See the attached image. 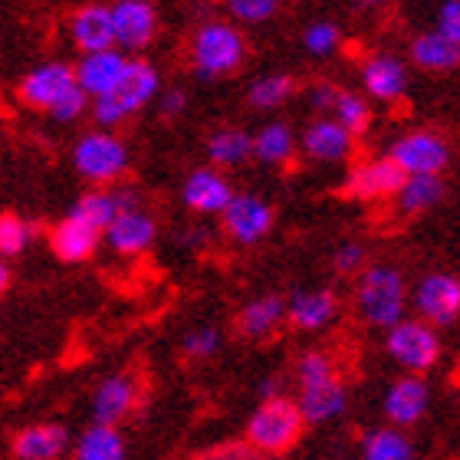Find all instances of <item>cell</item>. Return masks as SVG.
<instances>
[{
    "instance_id": "obj_24",
    "label": "cell",
    "mask_w": 460,
    "mask_h": 460,
    "mask_svg": "<svg viewBox=\"0 0 460 460\" xmlns=\"http://www.w3.org/2000/svg\"><path fill=\"white\" fill-rule=\"evenodd\" d=\"M362 86L378 102H398L408 93V66L392 53H375L362 63Z\"/></svg>"
},
{
    "instance_id": "obj_13",
    "label": "cell",
    "mask_w": 460,
    "mask_h": 460,
    "mask_svg": "<svg viewBox=\"0 0 460 460\" xmlns=\"http://www.w3.org/2000/svg\"><path fill=\"white\" fill-rule=\"evenodd\" d=\"M402 184H404V174L394 168V162L388 155H382V158H368V162L355 164L352 172L345 174L342 191L349 194L352 201L375 204V201L394 198Z\"/></svg>"
},
{
    "instance_id": "obj_34",
    "label": "cell",
    "mask_w": 460,
    "mask_h": 460,
    "mask_svg": "<svg viewBox=\"0 0 460 460\" xmlns=\"http://www.w3.org/2000/svg\"><path fill=\"white\" fill-rule=\"evenodd\" d=\"M293 93H296V79L289 76V73H267L257 83H250L247 102L253 109H279L287 106Z\"/></svg>"
},
{
    "instance_id": "obj_39",
    "label": "cell",
    "mask_w": 460,
    "mask_h": 460,
    "mask_svg": "<svg viewBox=\"0 0 460 460\" xmlns=\"http://www.w3.org/2000/svg\"><path fill=\"white\" fill-rule=\"evenodd\" d=\"M230 17L240 23H263L279 10V0H224Z\"/></svg>"
},
{
    "instance_id": "obj_30",
    "label": "cell",
    "mask_w": 460,
    "mask_h": 460,
    "mask_svg": "<svg viewBox=\"0 0 460 460\" xmlns=\"http://www.w3.org/2000/svg\"><path fill=\"white\" fill-rule=\"evenodd\" d=\"M411 59L414 66L428 69V73H447V69L460 66V43H451L438 30H428L411 40Z\"/></svg>"
},
{
    "instance_id": "obj_17",
    "label": "cell",
    "mask_w": 460,
    "mask_h": 460,
    "mask_svg": "<svg viewBox=\"0 0 460 460\" xmlns=\"http://www.w3.org/2000/svg\"><path fill=\"white\" fill-rule=\"evenodd\" d=\"M162 93V73L148 63V59H138V57H128L125 63V73H122V83L115 86L112 99L119 112L125 119H132L135 112H142L145 106H152L155 99Z\"/></svg>"
},
{
    "instance_id": "obj_2",
    "label": "cell",
    "mask_w": 460,
    "mask_h": 460,
    "mask_svg": "<svg viewBox=\"0 0 460 460\" xmlns=\"http://www.w3.org/2000/svg\"><path fill=\"white\" fill-rule=\"evenodd\" d=\"M303 434H306V421H303L296 402L289 394H279V398H270V402L257 404V411L247 418L243 441L250 447H257L260 454L277 460L293 451Z\"/></svg>"
},
{
    "instance_id": "obj_7",
    "label": "cell",
    "mask_w": 460,
    "mask_h": 460,
    "mask_svg": "<svg viewBox=\"0 0 460 460\" xmlns=\"http://www.w3.org/2000/svg\"><path fill=\"white\" fill-rule=\"evenodd\" d=\"M388 158H392L394 168H398L404 178H418V174L441 178L444 168L451 164V145L444 142L438 132L418 128V132H408V135H402V138H394L392 148H388Z\"/></svg>"
},
{
    "instance_id": "obj_29",
    "label": "cell",
    "mask_w": 460,
    "mask_h": 460,
    "mask_svg": "<svg viewBox=\"0 0 460 460\" xmlns=\"http://www.w3.org/2000/svg\"><path fill=\"white\" fill-rule=\"evenodd\" d=\"M299 148V138L293 135L287 122H267L253 135V158L270 168H283L293 162V155Z\"/></svg>"
},
{
    "instance_id": "obj_45",
    "label": "cell",
    "mask_w": 460,
    "mask_h": 460,
    "mask_svg": "<svg viewBox=\"0 0 460 460\" xmlns=\"http://www.w3.org/2000/svg\"><path fill=\"white\" fill-rule=\"evenodd\" d=\"M279 394H287V378H283V375H267V378L257 385L260 402H270V398H279Z\"/></svg>"
},
{
    "instance_id": "obj_27",
    "label": "cell",
    "mask_w": 460,
    "mask_h": 460,
    "mask_svg": "<svg viewBox=\"0 0 460 460\" xmlns=\"http://www.w3.org/2000/svg\"><path fill=\"white\" fill-rule=\"evenodd\" d=\"M358 460H418L414 441L398 428H372L358 441Z\"/></svg>"
},
{
    "instance_id": "obj_41",
    "label": "cell",
    "mask_w": 460,
    "mask_h": 460,
    "mask_svg": "<svg viewBox=\"0 0 460 460\" xmlns=\"http://www.w3.org/2000/svg\"><path fill=\"white\" fill-rule=\"evenodd\" d=\"M86 112H89V99H86V93H83V89H76L73 96H66L57 109H53V112H49V119H53V122L69 125V122H79Z\"/></svg>"
},
{
    "instance_id": "obj_47",
    "label": "cell",
    "mask_w": 460,
    "mask_h": 460,
    "mask_svg": "<svg viewBox=\"0 0 460 460\" xmlns=\"http://www.w3.org/2000/svg\"><path fill=\"white\" fill-rule=\"evenodd\" d=\"M388 0H355V7L358 10H378V7H385Z\"/></svg>"
},
{
    "instance_id": "obj_28",
    "label": "cell",
    "mask_w": 460,
    "mask_h": 460,
    "mask_svg": "<svg viewBox=\"0 0 460 460\" xmlns=\"http://www.w3.org/2000/svg\"><path fill=\"white\" fill-rule=\"evenodd\" d=\"M128 444H125L119 428L109 424H89L73 444V460H125Z\"/></svg>"
},
{
    "instance_id": "obj_19",
    "label": "cell",
    "mask_w": 460,
    "mask_h": 460,
    "mask_svg": "<svg viewBox=\"0 0 460 460\" xmlns=\"http://www.w3.org/2000/svg\"><path fill=\"white\" fill-rule=\"evenodd\" d=\"M125 63H128V57H125L122 49L86 53V57H79V63L73 66V73H76V86L86 93L89 102L112 96L115 86L122 83Z\"/></svg>"
},
{
    "instance_id": "obj_6",
    "label": "cell",
    "mask_w": 460,
    "mask_h": 460,
    "mask_svg": "<svg viewBox=\"0 0 460 460\" xmlns=\"http://www.w3.org/2000/svg\"><path fill=\"white\" fill-rule=\"evenodd\" d=\"M414 319L428 323L431 329H447L460 319V277L454 273H424L414 283L411 293Z\"/></svg>"
},
{
    "instance_id": "obj_18",
    "label": "cell",
    "mask_w": 460,
    "mask_h": 460,
    "mask_svg": "<svg viewBox=\"0 0 460 460\" xmlns=\"http://www.w3.org/2000/svg\"><path fill=\"white\" fill-rule=\"evenodd\" d=\"M234 198V188H230L227 174L217 172V168H194L181 184V201L191 214H201V217H221V211Z\"/></svg>"
},
{
    "instance_id": "obj_46",
    "label": "cell",
    "mask_w": 460,
    "mask_h": 460,
    "mask_svg": "<svg viewBox=\"0 0 460 460\" xmlns=\"http://www.w3.org/2000/svg\"><path fill=\"white\" fill-rule=\"evenodd\" d=\"M211 243V230L208 227H188L181 234V247H188V250H204Z\"/></svg>"
},
{
    "instance_id": "obj_12",
    "label": "cell",
    "mask_w": 460,
    "mask_h": 460,
    "mask_svg": "<svg viewBox=\"0 0 460 460\" xmlns=\"http://www.w3.org/2000/svg\"><path fill=\"white\" fill-rule=\"evenodd\" d=\"M109 10H112L115 49H122L125 57L145 49L158 33V10L152 0H115Z\"/></svg>"
},
{
    "instance_id": "obj_32",
    "label": "cell",
    "mask_w": 460,
    "mask_h": 460,
    "mask_svg": "<svg viewBox=\"0 0 460 460\" xmlns=\"http://www.w3.org/2000/svg\"><path fill=\"white\" fill-rule=\"evenodd\" d=\"M329 119H336L345 132L352 135V138H358V135H365L368 125H372V106H368V99H365L362 93L339 89L336 102L329 109Z\"/></svg>"
},
{
    "instance_id": "obj_36",
    "label": "cell",
    "mask_w": 460,
    "mask_h": 460,
    "mask_svg": "<svg viewBox=\"0 0 460 460\" xmlns=\"http://www.w3.org/2000/svg\"><path fill=\"white\" fill-rule=\"evenodd\" d=\"M224 345V336L217 326H194L188 329L181 336V355L184 358H191V362H208V358H214V355L221 352Z\"/></svg>"
},
{
    "instance_id": "obj_9",
    "label": "cell",
    "mask_w": 460,
    "mask_h": 460,
    "mask_svg": "<svg viewBox=\"0 0 460 460\" xmlns=\"http://www.w3.org/2000/svg\"><path fill=\"white\" fill-rule=\"evenodd\" d=\"M221 230L240 247H253L273 230V208L260 194L234 191L230 204L221 211Z\"/></svg>"
},
{
    "instance_id": "obj_33",
    "label": "cell",
    "mask_w": 460,
    "mask_h": 460,
    "mask_svg": "<svg viewBox=\"0 0 460 460\" xmlns=\"http://www.w3.org/2000/svg\"><path fill=\"white\" fill-rule=\"evenodd\" d=\"M336 375H342L339 372L336 355L326 352V349H306V352H299V358L293 362V385H296V388L329 382V378H336Z\"/></svg>"
},
{
    "instance_id": "obj_26",
    "label": "cell",
    "mask_w": 460,
    "mask_h": 460,
    "mask_svg": "<svg viewBox=\"0 0 460 460\" xmlns=\"http://www.w3.org/2000/svg\"><path fill=\"white\" fill-rule=\"evenodd\" d=\"M208 158H211V168H217V172L247 164L253 158V135L237 128V125L217 128L208 138Z\"/></svg>"
},
{
    "instance_id": "obj_20",
    "label": "cell",
    "mask_w": 460,
    "mask_h": 460,
    "mask_svg": "<svg viewBox=\"0 0 460 460\" xmlns=\"http://www.w3.org/2000/svg\"><path fill=\"white\" fill-rule=\"evenodd\" d=\"M352 148H355V138L345 132L336 119H329V115L313 119V122L303 128V135H299V152L316 164L345 162V158L352 155Z\"/></svg>"
},
{
    "instance_id": "obj_22",
    "label": "cell",
    "mask_w": 460,
    "mask_h": 460,
    "mask_svg": "<svg viewBox=\"0 0 460 460\" xmlns=\"http://www.w3.org/2000/svg\"><path fill=\"white\" fill-rule=\"evenodd\" d=\"M69 40L79 49V57L86 53H102V49H115V33H112V10L106 4H86L69 17Z\"/></svg>"
},
{
    "instance_id": "obj_44",
    "label": "cell",
    "mask_w": 460,
    "mask_h": 460,
    "mask_svg": "<svg viewBox=\"0 0 460 460\" xmlns=\"http://www.w3.org/2000/svg\"><path fill=\"white\" fill-rule=\"evenodd\" d=\"M336 96H339V86H336V83H316V86L309 89V102H313V106H316L323 115H329V109H332Z\"/></svg>"
},
{
    "instance_id": "obj_10",
    "label": "cell",
    "mask_w": 460,
    "mask_h": 460,
    "mask_svg": "<svg viewBox=\"0 0 460 460\" xmlns=\"http://www.w3.org/2000/svg\"><path fill=\"white\" fill-rule=\"evenodd\" d=\"M431 408V388L421 375H402L394 378L382 394V411L388 428H398V431H408L421 421Z\"/></svg>"
},
{
    "instance_id": "obj_37",
    "label": "cell",
    "mask_w": 460,
    "mask_h": 460,
    "mask_svg": "<svg viewBox=\"0 0 460 460\" xmlns=\"http://www.w3.org/2000/svg\"><path fill=\"white\" fill-rule=\"evenodd\" d=\"M339 47H342V30H339V23H332V20H316V23H309L306 33H303V49H306L309 57L326 59V57H332V53H339Z\"/></svg>"
},
{
    "instance_id": "obj_15",
    "label": "cell",
    "mask_w": 460,
    "mask_h": 460,
    "mask_svg": "<svg viewBox=\"0 0 460 460\" xmlns=\"http://www.w3.org/2000/svg\"><path fill=\"white\" fill-rule=\"evenodd\" d=\"M102 240L115 257H142L158 240V221L145 208H132V211H122L109 224Z\"/></svg>"
},
{
    "instance_id": "obj_3",
    "label": "cell",
    "mask_w": 460,
    "mask_h": 460,
    "mask_svg": "<svg viewBox=\"0 0 460 460\" xmlns=\"http://www.w3.org/2000/svg\"><path fill=\"white\" fill-rule=\"evenodd\" d=\"M247 59V40L227 20H208L191 40V66L201 79H221L237 73Z\"/></svg>"
},
{
    "instance_id": "obj_4",
    "label": "cell",
    "mask_w": 460,
    "mask_h": 460,
    "mask_svg": "<svg viewBox=\"0 0 460 460\" xmlns=\"http://www.w3.org/2000/svg\"><path fill=\"white\" fill-rule=\"evenodd\" d=\"M382 349L402 368V375H421V378L441 362L444 355L441 332L421 319H402L398 326L382 332Z\"/></svg>"
},
{
    "instance_id": "obj_11",
    "label": "cell",
    "mask_w": 460,
    "mask_h": 460,
    "mask_svg": "<svg viewBox=\"0 0 460 460\" xmlns=\"http://www.w3.org/2000/svg\"><path fill=\"white\" fill-rule=\"evenodd\" d=\"M342 313V299L336 289L329 287H313V289H296L287 296V323L296 332H326Z\"/></svg>"
},
{
    "instance_id": "obj_5",
    "label": "cell",
    "mask_w": 460,
    "mask_h": 460,
    "mask_svg": "<svg viewBox=\"0 0 460 460\" xmlns=\"http://www.w3.org/2000/svg\"><path fill=\"white\" fill-rule=\"evenodd\" d=\"M73 168L96 188H112L128 172V148L115 132H86L73 145Z\"/></svg>"
},
{
    "instance_id": "obj_40",
    "label": "cell",
    "mask_w": 460,
    "mask_h": 460,
    "mask_svg": "<svg viewBox=\"0 0 460 460\" xmlns=\"http://www.w3.org/2000/svg\"><path fill=\"white\" fill-rule=\"evenodd\" d=\"M201 460H273L267 454H260L257 447H250L247 441H224L211 451H204Z\"/></svg>"
},
{
    "instance_id": "obj_8",
    "label": "cell",
    "mask_w": 460,
    "mask_h": 460,
    "mask_svg": "<svg viewBox=\"0 0 460 460\" xmlns=\"http://www.w3.org/2000/svg\"><path fill=\"white\" fill-rule=\"evenodd\" d=\"M76 73L69 63L63 59H49V63H40L20 79V102L27 109H37V112H53V109L63 102L66 96L76 93Z\"/></svg>"
},
{
    "instance_id": "obj_35",
    "label": "cell",
    "mask_w": 460,
    "mask_h": 460,
    "mask_svg": "<svg viewBox=\"0 0 460 460\" xmlns=\"http://www.w3.org/2000/svg\"><path fill=\"white\" fill-rule=\"evenodd\" d=\"M37 227L20 214H0V257H20L33 243Z\"/></svg>"
},
{
    "instance_id": "obj_38",
    "label": "cell",
    "mask_w": 460,
    "mask_h": 460,
    "mask_svg": "<svg viewBox=\"0 0 460 460\" xmlns=\"http://www.w3.org/2000/svg\"><path fill=\"white\" fill-rule=\"evenodd\" d=\"M365 267H368V247L362 240H342L332 250V270L339 277H358Z\"/></svg>"
},
{
    "instance_id": "obj_48",
    "label": "cell",
    "mask_w": 460,
    "mask_h": 460,
    "mask_svg": "<svg viewBox=\"0 0 460 460\" xmlns=\"http://www.w3.org/2000/svg\"><path fill=\"white\" fill-rule=\"evenodd\" d=\"M10 287V270H7V263H0V293Z\"/></svg>"
},
{
    "instance_id": "obj_14",
    "label": "cell",
    "mask_w": 460,
    "mask_h": 460,
    "mask_svg": "<svg viewBox=\"0 0 460 460\" xmlns=\"http://www.w3.org/2000/svg\"><path fill=\"white\" fill-rule=\"evenodd\" d=\"M138 398H142V382L132 372H112L93 392V424L119 428L135 411Z\"/></svg>"
},
{
    "instance_id": "obj_25",
    "label": "cell",
    "mask_w": 460,
    "mask_h": 460,
    "mask_svg": "<svg viewBox=\"0 0 460 460\" xmlns=\"http://www.w3.org/2000/svg\"><path fill=\"white\" fill-rule=\"evenodd\" d=\"M69 444L73 441L63 424H30L13 438V460H59Z\"/></svg>"
},
{
    "instance_id": "obj_21",
    "label": "cell",
    "mask_w": 460,
    "mask_h": 460,
    "mask_svg": "<svg viewBox=\"0 0 460 460\" xmlns=\"http://www.w3.org/2000/svg\"><path fill=\"white\" fill-rule=\"evenodd\" d=\"M283 323H287V299L279 293H260V296L247 299L234 319L237 336L247 342H263V339L277 336Z\"/></svg>"
},
{
    "instance_id": "obj_16",
    "label": "cell",
    "mask_w": 460,
    "mask_h": 460,
    "mask_svg": "<svg viewBox=\"0 0 460 460\" xmlns=\"http://www.w3.org/2000/svg\"><path fill=\"white\" fill-rule=\"evenodd\" d=\"M299 414L309 428H323V424L339 421L345 411H349V385H345L342 375L329 378V382L309 385V388H296L293 394Z\"/></svg>"
},
{
    "instance_id": "obj_23",
    "label": "cell",
    "mask_w": 460,
    "mask_h": 460,
    "mask_svg": "<svg viewBox=\"0 0 460 460\" xmlns=\"http://www.w3.org/2000/svg\"><path fill=\"white\" fill-rule=\"evenodd\" d=\"M102 243V230L86 224L76 214H66L57 227L49 230V250L57 253L63 263H83L99 250Z\"/></svg>"
},
{
    "instance_id": "obj_1",
    "label": "cell",
    "mask_w": 460,
    "mask_h": 460,
    "mask_svg": "<svg viewBox=\"0 0 460 460\" xmlns=\"http://www.w3.org/2000/svg\"><path fill=\"white\" fill-rule=\"evenodd\" d=\"M411 306V289L408 279L394 263H368L352 283V316L358 326L388 332L408 319Z\"/></svg>"
},
{
    "instance_id": "obj_43",
    "label": "cell",
    "mask_w": 460,
    "mask_h": 460,
    "mask_svg": "<svg viewBox=\"0 0 460 460\" xmlns=\"http://www.w3.org/2000/svg\"><path fill=\"white\" fill-rule=\"evenodd\" d=\"M158 112L164 115V119H174V115L184 112V102H188V96H184V89H164V93H158Z\"/></svg>"
},
{
    "instance_id": "obj_42",
    "label": "cell",
    "mask_w": 460,
    "mask_h": 460,
    "mask_svg": "<svg viewBox=\"0 0 460 460\" xmlns=\"http://www.w3.org/2000/svg\"><path fill=\"white\" fill-rule=\"evenodd\" d=\"M438 33L447 37L451 43H460V0H444L438 10Z\"/></svg>"
},
{
    "instance_id": "obj_31",
    "label": "cell",
    "mask_w": 460,
    "mask_h": 460,
    "mask_svg": "<svg viewBox=\"0 0 460 460\" xmlns=\"http://www.w3.org/2000/svg\"><path fill=\"white\" fill-rule=\"evenodd\" d=\"M441 198H444L441 178L418 174V178H404V184L398 188V194H394L392 201L402 217H418V214H428L431 208H438Z\"/></svg>"
}]
</instances>
